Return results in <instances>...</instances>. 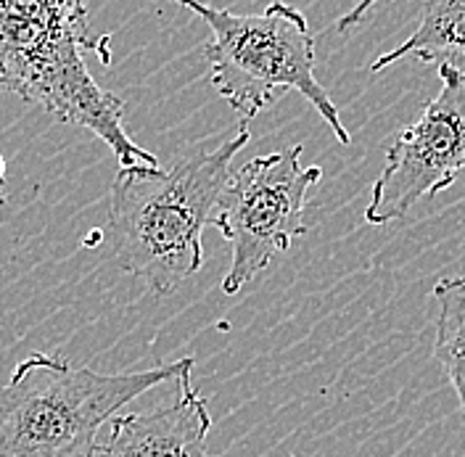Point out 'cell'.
Masks as SVG:
<instances>
[{
    "label": "cell",
    "mask_w": 465,
    "mask_h": 457,
    "mask_svg": "<svg viewBox=\"0 0 465 457\" xmlns=\"http://www.w3.org/2000/svg\"><path fill=\"white\" fill-rule=\"evenodd\" d=\"M249 122L241 119L212 145H193L170 170L122 167L109 204V233L119 267L159 296L174 293L199 273L202 235L214 223L231 164L249 144Z\"/></svg>",
    "instance_id": "obj_1"
},
{
    "label": "cell",
    "mask_w": 465,
    "mask_h": 457,
    "mask_svg": "<svg viewBox=\"0 0 465 457\" xmlns=\"http://www.w3.org/2000/svg\"><path fill=\"white\" fill-rule=\"evenodd\" d=\"M87 51L109 64V37L90 35L85 0H0V93L93 133L122 167H159L127 135L124 104L93 80Z\"/></svg>",
    "instance_id": "obj_2"
},
{
    "label": "cell",
    "mask_w": 465,
    "mask_h": 457,
    "mask_svg": "<svg viewBox=\"0 0 465 457\" xmlns=\"http://www.w3.org/2000/svg\"><path fill=\"white\" fill-rule=\"evenodd\" d=\"M193 357L141 373H98L29 354L0 383V457H95L98 429L127 402L180 378Z\"/></svg>",
    "instance_id": "obj_3"
},
{
    "label": "cell",
    "mask_w": 465,
    "mask_h": 457,
    "mask_svg": "<svg viewBox=\"0 0 465 457\" xmlns=\"http://www.w3.org/2000/svg\"><path fill=\"white\" fill-rule=\"evenodd\" d=\"M196 14L212 37L203 48L214 90L241 119H254L286 90H296L315 106L339 144H351L331 93L315 77V37L307 16L275 0L257 16L223 11L202 0H174Z\"/></svg>",
    "instance_id": "obj_4"
},
{
    "label": "cell",
    "mask_w": 465,
    "mask_h": 457,
    "mask_svg": "<svg viewBox=\"0 0 465 457\" xmlns=\"http://www.w3.org/2000/svg\"><path fill=\"white\" fill-rule=\"evenodd\" d=\"M304 145L254 156L232 172L214 214V228L232 246V262L223 278V293L235 296L283 252L293 238L307 233V194L318 185L322 170L302 167Z\"/></svg>",
    "instance_id": "obj_5"
},
{
    "label": "cell",
    "mask_w": 465,
    "mask_h": 457,
    "mask_svg": "<svg viewBox=\"0 0 465 457\" xmlns=\"http://www.w3.org/2000/svg\"><path fill=\"white\" fill-rule=\"evenodd\" d=\"M439 77V95L389 145L365 209L368 225L405 220L418 201L447 191L465 170V72L444 61Z\"/></svg>",
    "instance_id": "obj_6"
},
{
    "label": "cell",
    "mask_w": 465,
    "mask_h": 457,
    "mask_svg": "<svg viewBox=\"0 0 465 457\" xmlns=\"http://www.w3.org/2000/svg\"><path fill=\"white\" fill-rule=\"evenodd\" d=\"M193 365L180 373V394L173 404L114 415L112 431L95 457H212L206 436L212 431L209 404L191 383Z\"/></svg>",
    "instance_id": "obj_7"
},
{
    "label": "cell",
    "mask_w": 465,
    "mask_h": 457,
    "mask_svg": "<svg viewBox=\"0 0 465 457\" xmlns=\"http://www.w3.org/2000/svg\"><path fill=\"white\" fill-rule=\"evenodd\" d=\"M402 58L465 66V0H423L418 29L402 45L381 54L371 64V72H381Z\"/></svg>",
    "instance_id": "obj_8"
},
{
    "label": "cell",
    "mask_w": 465,
    "mask_h": 457,
    "mask_svg": "<svg viewBox=\"0 0 465 457\" xmlns=\"http://www.w3.org/2000/svg\"><path fill=\"white\" fill-rule=\"evenodd\" d=\"M436 342L434 360L458 394L465 426V275L444 278L434 286Z\"/></svg>",
    "instance_id": "obj_9"
},
{
    "label": "cell",
    "mask_w": 465,
    "mask_h": 457,
    "mask_svg": "<svg viewBox=\"0 0 465 457\" xmlns=\"http://www.w3.org/2000/svg\"><path fill=\"white\" fill-rule=\"evenodd\" d=\"M383 0H360L349 14H344L341 19H339V25H336V29L341 32V35H347L349 29L351 27H357V25H362L373 11H376L378 5H381Z\"/></svg>",
    "instance_id": "obj_10"
},
{
    "label": "cell",
    "mask_w": 465,
    "mask_h": 457,
    "mask_svg": "<svg viewBox=\"0 0 465 457\" xmlns=\"http://www.w3.org/2000/svg\"><path fill=\"white\" fill-rule=\"evenodd\" d=\"M3 174H5V159H3V154H0V180H3Z\"/></svg>",
    "instance_id": "obj_11"
},
{
    "label": "cell",
    "mask_w": 465,
    "mask_h": 457,
    "mask_svg": "<svg viewBox=\"0 0 465 457\" xmlns=\"http://www.w3.org/2000/svg\"><path fill=\"white\" fill-rule=\"evenodd\" d=\"M0 201H3V188H0Z\"/></svg>",
    "instance_id": "obj_12"
},
{
    "label": "cell",
    "mask_w": 465,
    "mask_h": 457,
    "mask_svg": "<svg viewBox=\"0 0 465 457\" xmlns=\"http://www.w3.org/2000/svg\"><path fill=\"white\" fill-rule=\"evenodd\" d=\"M293 457H299V455H293Z\"/></svg>",
    "instance_id": "obj_13"
}]
</instances>
